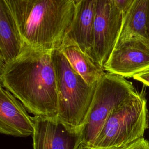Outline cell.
Listing matches in <instances>:
<instances>
[{"label": "cell", "mask_w": 149, "mask_h": 149, "mask_svg": "<svg viewBox=\"0 0 149 149\" xmlns=\"http://www.w3.org/2000/svg\"><path fill=\"white\" fill-rule=\"evenodd\" d=\"M113 149H149V141L143 137L126 146Z\"/></svg>", "instance_id": "14"}, {"label": "cell", "mask_w": 149, "mask_h": 149, "mask_svg": "<svg viewBox=\"0 0 149 149\" xmlns=\"http://www.w3.org/2000/svg\"><path fill=\"white\" fill-rule=\"evenodd\" d=\"M147 129H149V111L147 113Z\"/></svg>", "instance_id": "16"}, {"label": "cell", "mask_w": 149, "mask_h": 149, "mask_svg": "<svg viewBox=\"0 0 149 149\" xmlns=\"http://www.w3.org/2000/svg\"><path fill=\"white\" fill-rule=\"evenodd\" d=\"M148 111L144 95H133L110 115L90 149H113L143 138Z\"/></svg>", "instance_id": "5"}, {"label": "cell", "mask_w": 149, "mask_h": 149, "mask_svg": "<svg viewBox=\"0 0 149 149\" xmlns=\"http://www.w3.org/2000/svg\"><path fill=\"white\" fill-rule=\"evenodd\" d=\"M34 123L23 104L0 86V133L17 137L33 136Z\"/></svg>", "instance_id": "9"}, {"label": "cell", "mask_w": 149, "mask_h": 149, "mask_svg": "<svg viewBox=\"0 0 149 149\" xmlns=\"http://www.w3.org/2000/svg\"><path fill=\"white\" fill-rule=\"evenodd\" d=\"M124 16L114 0H97L91 58L104 68L118 40Z\"/></svg>", "instance_id": "6"}, {"label": "cell", "mask_w": 149, "mask_h": 149, "mask_svg": "<svg viewBox=\"0 0 149 149\" xmlns=\"http://www.w3.org/2000/svg\"><path fill=\"white\" fill-rule=\"evenodd\" d=\"M51 58L58 95L56 117L69 126L83 129L97 83L88 84L60 49L52 50Z\"/></svg>", "instance_id": "3"}, {"label": "cell", "mask_w": 149, "mask_h": 149, "mask_svg": "<svg viewBox=\"0 0 149 149\" xmlns=\"http://www.w3.org/2000/svg\"><path fill=\"white\" fill-rule=\"evenodd\" d=\"M133 79L149 87V67L134 75Z\"/></svg>", "instance_id": "15"}, {"label": "cell", "mask_w": 149, "mask_h": 149, "mask_svg": "<svg viewBox=\"0 0 149 149\" xmlns=\"http://www.w3.org/2000/svg\"><path fill=\"white\" fill-rule=\"evenodd\" d=\"M51 51L25 45L22 53L1 68V86L27 111L39 117H56L58 95Z\"/></svg>", "instance_id": "1"}, {"label": "cell", "mask_w": 149, "mask_h": 149, "mask_svg": "<svg viewBox=\"0 0 149 149\" xmlns=\"http://www.w3.org/2000/svg\"><path fill=\"white\" fill-rule=\"evenodd\" d=\"M149 0H133L124 16L118 40L131 37L139 38L149 45L147 23Z\"/></svg>", "instance_id": "13"}, {"label": "cell", "mask_w": 149, "mask_h": 149, "mask_svg": "<svg viewBox=\"0 0 149 149\" xmlns=\"http://www.w3.org/2000/svg\"><path fill=\"white\" fill-rule=\"evenodd\" d=\"M148 67L149 45L139 38L131 37L117 41L104 69L125 78L133 77Z\"/></svg>", "instance_id": "8"}, {"label": "cell", "mask_w": 149, "mask_h": 149, "mask_svg": "<svg viewBox=\"0 0 149 149\" xmlns=\"http://www.w3.org/2000/svg\"><path fill=\"white\" fill-rule=\"evenodd\" d=\"M25 45L5 0H0L1 68L17 58Z\"/></svg>", "instance_id": "11"}, {"label": "cell", "mask_w": 149, "mask_h": 149, "mask_svg": "<svg viewBox=\"0 0 149 149\" xmlns=\"http://www.w3.org/2000/svg\"><path fill=\"white\" fill-rule=\"evenodd\" d=\"M132 82L106 72L98 81L83 127L82 149L91 148L112 112L136 94Z\"/></svg>", "instance_id": "4"}, {"label": "cell", "mask_w": 149, "mask_h": 149, "mask_svg": "<svg viewBox=\"0 0 149 149\" xmlns=\"http://www.w3.org/2000/svg\"><path fill=\"white\" fill-rule=\"evenodd\" d=\"M74 70L90 85L96 84L105 75L104 68L83 52L73 41L64 40L60 49Z\"/></svg>", "instance_id": "12"}, {"label": "cell", "mask_w": 149, "mask_h": 149, "mask_svg": "<svg viewBox=\"0 0 149 149\" xmlns=\"http://www.w3.org/2000/svg\"><path fill=\"white\" fill-rule=\"evenodd\" d=\"M24 43L59 49L73 22L75 0H5Z\"/></svg>", "instance_id": "2"}, {"label": "cell", "mask_w": 149, "mask_h": 149, "mask_svg": "<svg viewBox=\"0 0 149 149\" xmlns=\"http://www.w3.org/2000/svg\"><path fill=\"white\" fill-rule=\"evenodd\" d=\"M147 32L149 36V12H148V23H147Z\"/></svg>", "instance_id": "17"}, {"label": "cell", "mask_w": 149, "mask_h": 149, "mask_svg": "<svg viewBox=\"0 0 149 149\" xmlns=\"http://www.w3.org/2000/svg\"><path fill=\"white\" fill-rule=\"evenodd\" d=\"M75 3L74 16L65 40L75 42L83 52L92 59L97 0H75Z\"/></svg>", "instance_id": "10"}, {"label": "cell", "mask_w": 149, "mask_h": 149, "mask_svg": "<svg viewBox=\"0 0 149 149\" xmlns=\"http://www.w3.org/2000/svg\"><path fill=\"white\" fill-rule=\"evenodd\" d=\"M32 118L33 149H82L83 129L69 126L56 116Z\"/></svg>", "instance_id": "7"}]
</instances>
